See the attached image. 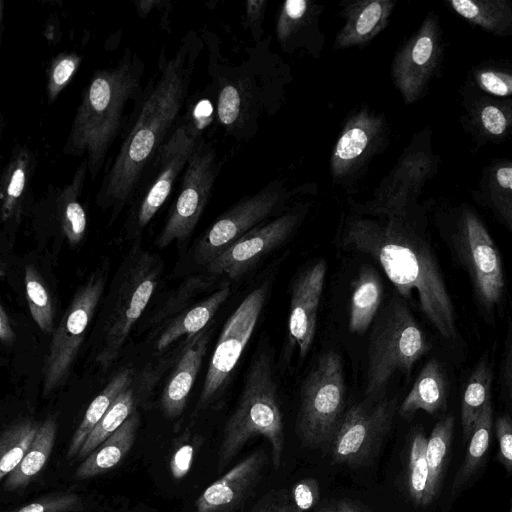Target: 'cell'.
<instances>
[{
    "label": "cell",
    "instance_id": "2e32d148",
    "mask_svg": "<svg viewBox=\"0 0 512 512\" xmlns=\"http://www.w3.org/2000/svg\"><path fill=\"white\" fill-rule=\"evenodd\" d=\"M300 222V214L285 213L242 236L205 268L211 275H226L237 280L262 258L284 244Z\"/></svg>",
    "mask_w": 512,
    "mask_h": 512
},
{
    "label": "cell",
    "instance_id": "44dd1931",
    "mask_svg": "<svg viewBox=\"0 0 512 512\" xmlns=\"http://www.w3.org/2000/svg\"><path fill=\"white\" fill-rule=\"evenodd\" d=\"M35 153L25 144L13 146L0 180V212L5 226H15L33 203Z\"/></svg>",
    "mask_w": 512,
    "mask_h": 512
},
{
    "label": "cell",
    "instance_id": "db71d44e",
    "mask_svg": "<svg viewBox=\"0 0 512 512\" xmlns=\"http://www.w3.org/2000/svg\"><path fill=\"white\" fill-rule=\"evenodd\" d=\"M509 512H512V498H511V504H510V510Z\"/></svg>",
    "mask_w": 512,
    "mask_h": 512
},
{
    "label": "cell",
    "instance_id": "681fc988",
    "mask_svg": "<svg viewBox=\"0 0 512 512\" xmlns=\"http://www.w3.org/2000/svg\"><path fill=\"white\" fill-rule=\"evenodd\" d=\"M480 119L484 129L492 135H502L507 128V118L497 106H485L481 110Z\"/></svg>",
    "mask_w": 512,
    "mask_h": 512
},
{
    "label": "cell",
    "instance_id": "7c38bea8",
    "mask_svg": "<svg viewBox=\"0 0 512 512\" xmlns=\"http://www.w3.org/2000/svg\"><path fill=\"white\" fill-rule=\"evenodd\" d=\"M220 164L215 149L202 138L180 178L179 191L157 237L160 248L187 239L210 198Z\"/></svg>",
    "mask_w": 512,
    "mask_h": 512
},
{
    "label": "cell",
    "instance_id": "e0dca14e",
    "mask_svg": "<svg viewBox=\"0 0 512 512\" xmlns=\"http://www.w3.org/2000/svg\"><path fill=\"white\" fill-rule=\"evenodd\" d=\"M385 136V121L377 113L362 109L351 114L333 148L330 162L334 179L353 175L378 152Z\"/></svg>",
    "mask_w": 512,
    "mask_h": 512
},
{
    "label": "cell",
    "instance_id": "e575fe53",
    "mask_svg": "<svg viewBox=\"0 0 512 512\" xmlns=\"http://www.w3.org/2000/svg\"><path fill=\"white\" fill-rule=\"evenodd\" d=\"M134 404V392L130 386L116 398L105 415L93 428L82 445L77 458L85 459L101 443L119 429L134 412Z\"/></svg>",
    "mask_w": 512,
    "mask_h": 512
},
{
    "label": "cell",
    "instance_id": "60d3db41",
    "mask_svg": "<svg viewBox=\"0 0 512 512\" xmlns=\"http://www.w3.org/2000/svg\"><path fill=\"white\" fill-rule=\"evenodd\" d=\"M309 2L305 0H287L277 20L276 33L280 41H286L302 24L309 11Z\"/></svg>",
    "mask_w": 512,
    "mask_h": 512
},
{
    "label": "cell",
    "instance_id": "f6af8a7d",
    "mask_svg": "<svg viewBox=\"0 0 512 512\" xmlns=\"http://www.w3.org/2000/svg\"><path fill=\"white\" fill-rule=\"evenodd\" d=\"M495 434L499 444L498 460L512 473V419L508 414L496 419Z\"/></svg>",
    "mask_w": 512,
    "mask_h": 512
},
{
    "label": "cell",
    "instance_id": "8992f818",
    "mask_svg": "<svg viewBox=\"0 0 512 512\" xmlns=\"http://www.w3.org/2000/svg\"><path fill=\"white\" fill-rule=\"evenodd\" d=\"M454 262L466 273L478 312L494 325L507 294L505 271L499 249L482 221L463 211L446 237Z\"/></svg>",
    "mask_w": 512,
    "mask_h": 512
},
{
    "label": "cell",
    "instance_id": "b9f144b4",
    "mask_svg": "<svg viewBox=\"0 0 512 512\" xmlns=\"http://www.w3.org/2000/svg\"><path fill=\"white\" fill-rule=\"evenodd\" d=\"M289 494L296 511L307 512L319 501L320 487L318 480L313 477L300 479L291 486Z\"/></svg>",
    "mask_w": 512,
    "mask_h": 512
},
{
    "label": "cell",
    "instance_id": "8fae6325",
    "mask_svg": "<svg viewBox=\"0 0 512 512\" xmlns=\"http://www.w3.org/2000/svg\"><path fill=\"white\" fill-rule=\"evenodd\" d=\"M105 287L104 277L94 274L74 294L49 345L43 367V393L64 384L84 341Z\"/></svg>",
    "mask_w": 512,
    "mask_h": 512
},
{
    "label": "cell",
    "instance_id": "ffe728a7",
    "mask_svg": "<svg viewBox=\"0 0 512 512\" xmlns=\"http://www.w3.org/2000/svg\"><path fill=\"white\" fill-rule=\"evenodd\" d=\"M88 174L87 161L82 159L71 180L62 186H50L37 207L50 215L71 246L80 244L87 230V214L81 195Z\"/></svg>",
    "mask_w": 512,
    "mask_h": 512
},
{
    "label": "cell",
    "instance_id": "3957f363",
    "mask_svg": "<svg viewBox=\"0 0 512 512\" xmlns=\"http://www.w3.org/2000/svg\"><path fill=\"white\" fill-rule=\"evenodd\" d=\"M144 70L142 59L126 49L117 64L94 71L82 92L63 153L85 159L92 180L136 113L145 87Z\"/></svg>",
    "mask_w": 512,
    "mask_h": 512
},
{
    "label": "cell",
    "instance_id": "30bf717a",
    "mask_svg": "<svg viewBox=\"0 0 512 512\" xmlns=\"http://www.w3.org/2000/svg\"><path fill=\"white\" fill-rule=\"evenodd\" d=\"M160 271V262L147 252L137 256L126 269L96 357L97 364L103 369L118 357L156 289Z\"/></svg>",
    "mask_w": 512,
    "mask_h": 512
},
{
    "label": "cell",
    "instance_id": "4dcf8cb0",
    "mask_svg": "<svg viewBox=\"0 0 512 512\" xmlns=\"http://www.w3.org/2000/svg\"><path fill=\"white\" fill-rule=\"evenodd\" d=\"M451 7L466 20L496 34H512V5L505 0H452Z\"/></svg>",
    "mask_w": 512,
    "mask_h": 512
},
{
    "label": "cell",
    "instance_id": "7402d4cb",
    "mask_svg": "<svg viewBox=\"0 0 512 512\" xmlns=\"http://www.w3.org/2000/svg\"><path fill=\"white\" fill-rule=\"evenodd\" d=\"M209 338L210 331L205 328L188 339L161 395V407L167 418H177L183 412L206 354Z\"/></svg>",
    "mask_w": 512,
    "mask_h": 512
},
{
    "label": "cell",
    "instance_id": "603a6c76",
    "mask_svg": "<svg viewBox=\"0 0 512 512\" xmlns=\"http://www.w3.org/2000/svg\"><path fill=\"white\" fill-rule=\"evenodd\" d=\"M394 8L391 0H359L344 9L345 24L338 32L337 49L362 46L376 37L389 23Z\"/></svg>",
    "mask_w": 512,
    "mask_h": 512
},
{
    "label": "cell",
    "instance_id": "9a60e30c",
    "mask_svg": "<svg viewBox=\"0 0 512 512\" xmlns=\"http://www.w3.org/2000/svg\"><path fill=\"white\" fill-rule=\"evenodd\" d=\"M440 50L438 22L430 14L418 31L399 49L392 63L394 85L407 104L423 96L438 64Z\"/></svg>",
    "mask_w": 512,
    "mask_h": 512
},
{
    "label": "cell",
    "instance_id": "7a4b0ae2",
    "mask_svg": "<svg viewBox=\"0 0 512 512\" xmlns=\"http://www.w3.org/2000/svg\"><path fill=\"white\" fill-rule=\"evenodd\" d=\"M340 244L377 262L397 293L419 308L443 340L458 342L456 308L434 248L404 216L352 219Z\"/></svg>",
    "mask_w": 512,
    "mask_h": 512
},
{
    "label": "cell",
    "instance_id": "8d00e7d4",
    "mask_svg": "<svg viewBox=\"0 0 512 512\" xmlns=\"http://www.w3.org/2000/svg\"><path fill=\"white\" fill-rule=\"evenodd\" d=\"M26 299L32 319L44 333L54 332V310L50 292L34 265L24 274Z\"/></svg>",
    "mask_w": 512,
    "mask_h": 512
},
{
    "label": "cell",
    "instance_id": "484cf974",
    "mask_svg": "<svg viewBox=\"0 0 512 512\" xmlns=\"http://www.w3.org/2000/svg\"><path fill=\"white\" fill-rule=\"evenodd\" d=\"M383 297V285L377 271L370 265L360 268L352 283L349 310V330L363 334L373 323Z\"/></svg>",
    "mask_w": 512,
    "mask_h": 512
},
{
    "label": "cell",
    "instance_id": "d6986e66",
    "mask_svg": "<svg viewBox=\"0 0 512 512\" xmlns=\"http://www.w3.org/2000/svg\"><path fill=\"white\" fill-rule=\"evenodd\" d=\"M268 456L260 448L210 484L195 502L196 512H232L254 492L264 475Z\"/></svg>",
    "mask_w": 512,
    "mask_h": 512
},
{
    "label": "cell",
    "instance_id": "1f68e13d",
    "mask_svg": "<svg viewBox=\"0 0 512 512\" xmlns=\"http://www.w3.org/2000/svg\"><path fill=\"white\" fill-rule=\"evenodd\" d=\"M453 431L454 417L446 415L435 424L427 438L426 460L429 470L428 499L430 503L439 491Z\"/></svg>",
    "mask_w": 512,
    "mask_h": 512
},
{
    "label": "cell",
    "instance_id": "cb8c5ba5",
    "mask_svg": "<svg viewBox=\"0 0 512 512\" xmlns=\"http://www.w3.org/2000/svg\"><path fill=\"white\" fill-rule=\"evenodd\" d=\"M450 380L443 363L431 358L420 370L412 388L399 405L398 414L403 419H411L422 410L436 414L447 408Z\"/></svg>",
    "mask_w": 512,
    "mask_h": 512
},
{
    "label": "cell",
    "instance_id": "f546056e",
    "mask_svg": "<svg viewBox=\"0 0 512 512\" xmlns=\"http://www.w3.org/2000/svg\"><path fill=\"white\" fill-rule=\"evenodd\" d=\"M133 369H120L107 383L104 389L92 400L79 426L75 430L67 450V459H74L86 441L87 437L105 415L116 398L132 384Z\"/></svg>",
    "mask_w": 512,
    "mask_h": 512
},
{
    "label": "cell",
    "instance_id": "5b68a950",
    "mask_svg": "<svg viewBox=\"0 0 512 512\" xmlns=\"http://www.w3.org/2000/svg\"><path fill=\"white\" fill-rule=\"evenodd\" d=\"M431 349V342L409 304L397 293L379 309L369 336L365 397L378 401L392 377H410L415 364Z\"/></svg>",
    "mask_w": 512,
    "mask_h": 512
},
{
    "label": "cell",
    "instance_id": "ab89813d",
    "mask_svg": "<svg viewBox=\"0 0 512 512\" xmlns=\"http://www.w3.org/2000/svg\"><path fill=\"white\" fill-rule=\"evenodd\" d=\"M244 99L240 88L230 82L224 83L217 96V117L226 128H234L243 111Z\"/></svg>",
    "mask_w": 512,
    "mask_h": 512
},
{
    "label": "cell",
    "instance_id": "836d02e7",
    "mask_svg": "<svg viewBox=\"0 0 512 512\" xmlns=\"http://www.w3.org/2000/svg\"><path fill=\"white\" fill-rule=\"evenodd\" d=\"M493 427V406L491 400L482 410L471 438L464 458V461L455 476L452 491L458 489L468 481L472 474L481 464L490 444Z\"/></svg>",
    "mask_w": 512,
    "mask_h": 512
},
{
    "label": "cell",
    "instance_id": "bcb514c9",
    "mask_svg": "<svg viewBox=\"0 0 512 512\" xmlns=\"http://www.w3.org/2000/svg\"><path fill=\"white\" fill-rule=\"evenodd\" d=\"M249 512H297L294 508L289 489H272L265 493Z\"/></svg>",
    "mask_w": 512,
    "mask_h": 512
},
{
    "label": "cell",
    "instance_id": "83f0119b",
    "mask_svg": "<svg viewBox=\"0 0 512 512\" xmlns=\"http://www.w3.org/2000/svg\"><path fill=\"white\" fill-rule=\"evenodd\" d=\"M493 376L492 361L485 354L469 374L462 393L460 419L464 442L470 440L482 410L491 400Z\"/></svg>",
    "mask_w": 512,
    "mask_h": 512
},
{
    "label": "cell",
    "instance_id": "f5cc1de1",
    "mask_svg": "<svg viewBox=\"0 0 512 512\" xmlns=\"http://www.w3.org/2000/svg\"><path fill=\"white\" fill-rule=\"evenodd\" d=\"M13 332L8 313L3 305L0 306V339L3 344L10 345L14 341Z\"/></svg>",
    "mask_w": 512,
    "mask_h": 512
},
{
    "label": "cell",
    "instance_id": "52a82bcc",
    "mask_svg": "<svg viewBox=\"0 0 512 512\" xmlns=\"http://www.w3.org/2000/svg\"><path fill=\"white\" fill-rule=\"evenodd\" d=\"M342 358L334 350L320 355L300 391L296 435L309 449H328L345 414Z\"/></svg>",
    "mask_w": 512,
    "mask_h": 512
},
{
    "label": "cell",
    "instance_id": "f1b7e54d",
    "mask_svg": "<svg viewBox=\"0 0 512 512\" xmlns=\"http://www.w3.org/2000/svg\"><path fill=\"white\" fill-rule=\"evenodd\" d=\"M57 422L49 416L40 423L37 434L19 465L4 479L6 491L26 488L50 458L57 436Z\"/></svg>",
    "mask_w": 512,
    "mask_h": 512
},
{
    "label": "cell",
    "instance_id": "74e56055",
    "mask_svg": "<svg viewBox=\"0 0 512 512\" xmlns=\"http://www.w3.org/2000/svg\"><path fill=\"white\" fill-rule=\"evenodd\" d=\"M82 56L61 52L52 58L46 71V96L49 104L56 101L78 71Z\"/></svg>",
    "mask_w": 512,
    "mask_h": 512
},
{
    "label": "cell",
    "instance_id": "816d5d0a",
    "mask_svg": "<svg viewBox=\"0 0 512 512\" xmlns=\"http://www.w3.org/2000/svg\"><path fill=\"white\" fill-rule=\"evenodd\" d=\"M318 512H370L360 502L348 499H333L326 502Z\"/></svg>",
    "mask_w": 512,
    "mask_h": 512
},
{
    "label": "cell",
    "instance_id": "9c48e42d",
    "mask_svg": "<svg viewBox=\"0 0 512 512\" xmlns=\"http://www.w3.org/2000/svg\"><path fill=\"white\" fill-rule=\"evenodd\" d=\"M399 405L397 396L351 405L328 448L332 461L350 468L371 463L392 428Z\"/></svg>",
    "mask_w": 512,
    "mask_h": 512
},
{
    "label": "cell",
    "instance_id": "4fadbf2b",
    "mask_svg": "<svg viewBox=\"0 0 512 512\" xmlns=\"http://www.w3.org/2000/svg\"><path fill=\"white\" fill-rule=\"evenodd\" d=\"M268 290L267 282L253 289L226 321L209 362L199 407L211 404L226 386L254 332Z\"/></svg>",
    "mask_w": 512,
    "mask_h": 512
},
{
    "label": "cell",
    "instance_id": "5bb4252c",
    "mask_svg": "<svg viewBox=\"0 0 512 512\" xmlns=\"http://www.w3.org/2000/svg\"><path fill=\"white\" fill-rule=\"evenodd\" d=\"M281 196L279 185H269L230 207L196 243L195 261L206 266L242 236L259 226L275 211Z\"/></svg>",
    "mask_w": 512,
    "mask_h": 512
},
{
    "label": "cell",
    "instance_id": "4316f807",
    "mask_svg": "<svg viewBox=\"0 0 512 512\" xmlns=\"http://www.w3.org/2000/svg\"><path fill=\"white\" fill-rule=\"evenodd\" d=\"M231 293L229 285H224L204 300L178 315L162 332L156 348L163 351L182 336L191 339L203 331Z\"/></svg>",
    "mask_w": 512,
    "mask_h": 512
},
{
    "label": "cell",
    "instance_id": "ee69618b",
    "mask_svg": "<svg viewBox=\"0 0 512 512\" xmlns=\"http://www.w3.org/2000/svg\"><path fill=\"white\" fill-rule=\"evenodd\" d=\"M494 176L498 190L504 194L495 205L505 224L512 230V165L498 168Z\"/></svg>",
    "mask_w": 512,
    "mask_h": 512
},
{
    "label": "cell",
    "instance_id": "ac0fdd59",
    "mask_svg": "<svg viewBox=\"0 0 512 512\" xmlns=\"http://www.w3.org/2000/svg\"><path fill=\"white\" fill-rule=\"evenodd\" d=\"M326 271V262L318 260L303 269L293 281L288 317V343L290 349H298L301 358H305L315 337Z\"/></svg>",
    "mask_w": 512,
    "mask_h": 512
},
{
    "label": "cell",
    "instance_id": "c3c4849f",
    "mask_svg": "<svg viewBox=\"0 0 512 512\" xmlns=\"http://www.w3.org/2000/svg\"><path fill=\"white\" fill-rule=\"evenodd\" d=\"M194 450L193 445L184 444L175 451L170 461V470L174 479H182L188 474L193 462Z\"/></svg>",
    "mask_w": 512,
    "mask_h": 512
},
{
    "label": "cell",
    "instance_id": "d6a6232c",
    "mask_svg": "<svg viewBox=\"0 0 512 512\" xmlns=\"http://www.w3.org/2000/svg\"><path fill=\"white\" fill-rule=\"evenodd\" d=\"M40 424L22 419L7 426L0 437V480L19 465L30 448Z\"/></svg>",
    "mask_w": 512,
    "mask_h": 512
},
{
    "label": "cell",
    "instance_id": "d590c367",
    "mask_svg": "<svg viewBox=\"0 0 512 512\" xmlns=\"http://www.w3.org/2000/svg\"><path fill=\"white\" fill-rule=\"evenodd\" d=\"M427 438L422 431H416L410 442L407 466V490L412 502L428 506L429 470L426 460Z\"/></svg>",
    "mask_w": 512,
    "mask_h": 512
},
{
    "label": "cell",
    "instance_id": "f35d334b",
    "mask_svg": "<svg viewBox=\"0 0 512 512\" xmlns=\"http://www.w3.org/2000/svg\"><path fill=\"white\" fill-rule=\"evenodd\" d=\"M83 508L82 498L71 492L51 493L10 512H77Z\"/></svg>",
    "mask_w": 512,
    "mask_h": 512
},
{
    "label": "cell",
    "instance_id": "ba28073f",
    "mask_svg": "<svg viewBox=\"0 0 512 512\" xmlns=\"http://www.w3.org/2000/svg\"><path fill=\"white\" fill-rule=\"evenodd\" d=\"M204 124L196 118L183 117L161 148L131 199L136 229H144L170 196L202 139Z\"/></svg>",
    "mask_w": 512,
    "mask_h": 512
},
{
    "label": "cell",
    "instance_id": "6da1fadb",
    "mask_svg": "<svg viewBox=\"0 0 512 512\" xmlns=\"http://www.w3.org/2000/svg\"><path fill=\"white\" fill-rule=\"evenodd\" d=\"M201 40L193 32L172 56L159 55L157 70L145 84L135 115L108 167L96 196L103 209L120 211L131 201L143 176L177 127L187 101Z\"/></svg>",
    "mask_w": 512,
    "mask_h": 512
},
{
    "label": "cell",
    "instance_id": "277c9868",
    "mask_svg": "<svg viewBox=\"0 0 512 512\" xmlns=\"http://www.w3.org/2000/svg\"><path fill=\"white\" fill-rule=\"evenodd\" d=\"M257 436L269 442L273 468L278 470L285 450V425L267 352L259 353L251 361L237 404L225 423L217 454L218 471L224 470Z\"/></svg>",
    "mask_w": 512,
    "mask_h": 512
},
{
    "label": "cell",
    "instance_id": "7bdbcfd3",
    "mask_svg": "<svg viewBox=\"0 0 512 512\" xmlns=\"http://www.w3.org/2000/svg\"><path fill=\"white\" fill-rule=\"evenodd\" d=\"M498 379L501 392L512 410V318L507 323Z\"/></svg>",
    "mask_w": 512,
    "mask_h": 512
},
{
    "label": "cell",
    "instance_id": "f907efd6",
    "mask_svg": "<svg viewBox=\"0 0 512 512\" xmlns=\"http://www.w3.org/2000/svg\"><path fill=\"white\" fill-rule=\"evenodd\" d=\"M246 20L249 24L252 32L254 33V37L256 38V33H260V26L262 24L264 18V12L267 6V1L265 0H249L246 2ZM261 34V33H260Z\"/></svg>",
    "mask_w": 512,
    "mask_h": 512
},
{
    "label": "cell",
    "instance_id": "d4e9b609",
    "mask_svg": "<svg viewBox=\"0 0 512 512\" xmlns=\"http://www.w3.org/2000/svg\"><path fill=\"white\" fill-rule=\"evenodd\" d=\"M138 426L139 416L134 411L119 429L84 459L75 470L74 477L90 479L114 468L131 450Z\"/></svg>",
    "mask_w": 512,
    "mask_h": 512
},
{
    "label": "cell",
    "instance_id": "7dc6e473",
    "mask_svg": "<svg viewBox=\"0 0 512 512\" xmlns=\"http://www.w3.org/2000/svg\"><path fill=\"white\" fill-rule=\"evenodd\" d=\"M477 82L486 92L496 96L512 95V75L497 72L483 71L478 74Z\"/></svg>",
    "mask_w": 512,
    "mask_h": 512
}]
</instances>
